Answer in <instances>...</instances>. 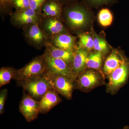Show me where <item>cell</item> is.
<instances>
[{
	"instance_id": "6da1fadb",
	"label": "cell",
	"mask_w": 129,
	"mask_h": 129,
	"mask_svg": "<svg viewBox=\"0 0 129 129\" xmlns=\"http://www.w3.org/2000/svg\"><path fill=\"white\" fill-rule=\"evenodd\" d=\"M48 72L44 56L35 58L21 69L16 70L14 79L26 80L45 76Z\"/></svg>"
},
{
	"instance_id": "7a4b0ae2",
	"label": "cell",
	"mask_w": 129,
	"mask_h": 129,
	"mask_svg": "<svg viewBox=\"0 0 129 129\" xmlns=\"http://www.w3.org/2000/svg\"><path fill=\"white\" fill-rule=\"evenodd\" d=\"M18 81L24 91L37 101H40L48 90L53 89L45 76Z\"/></svg>"
},
{
	"instance_id": "3957f363",
	"label": "cell",
	"mask_w": 129,
	"mask_h": 129,
	"mask_svg": "<svg viewBox=\"0 0 129 129\" xmlns=\"http://www.w3.org/2000/svg\"><path fill=\"white\" fill-rule=\"evenodd\" d=\"M66 18L71 27L74 29L83 27L89 18V11L83 5L72 3L64 10Z\"/></svg>"
},
{
	"instance_id": "277c9868",
	"label": "cell",
	"mask_w": 129,
	"mask_h": 129,
	"mask_svg": "<svg viewBox=\"0 0 129 129\" xmlns=\"http://www.w3.org/2000/svg\"><path fill=\"white\" fill-rule=\"evenodd\" d=\"M45 77L52 88L68 99L72 98L74 80L67 76L47 72Z\"/></svg>"
},
{
	"instance_id": "5b68a950",
	"label": "cell",
	"mask_w": 129,
	"mask_h": 129,
	"mask_svg": "<svg viewBox=\"0 0 129 129\" xmlns=\"http://www.w3.org/2000/svg\"><path fill=\"white\" fill-rule=\"evenodd\" d=\"M20 112L28 122L37 118L40 113V101L33 99L23 91L19 107Z\"/></svg>"
},
{
	"instance_id": "8992f818",
	"label": "cell",
	"mask_w": 129,
	"mask_h": 129,
	"mask_svg": "<svg viewBox=\"0 0 129 129\" xmlns=\"http://www.w3.org/2000/svg\"><path fill=\"white\" fill-rule=\"evenodd\" d=\"M48 72L67 76L73 80L76 77L71 66L64 60L53 58L44 55Z\"/></svg>"
},
{
	"instance_id": "52a82bcc",
	"label": "cell",
	"mask_w": 129,
	"mask_h": 129,
	"mask_svg": "<svg viewBox=\"0 0 129 129\" xmlns=\"http://www.w3.org/2000/svg\"><path fill=\"white\" fill-rule=\"evenodd\" d=\"M129 74V62L126 60L123 63L108 75L109 87L116 90L123 84Z\"/></svg>"
},
{
	"instance_id": "ba28073f",
	"label": "cell",
	"mask_w": 129,
	"mask_h": 129,
	"mask_svg": "<svg viewBox=\"0 0 129 129\" xmlns=\"http://www.w3.org/2000/svg\"><path fill=\"white\" fill-rule=\"evenodd\" d=\"M61 101L58 93L53 89L49 90L40 101V113L46 114Z\"/></svg>"
},
{
	"instance_id": "9c48e42d",
	"label": "cell",
	"mask_w": 129,
	"mask_h": 129,
	"mask_svg": "<svg viewBox=\"0 0 129 129\" xmlns=\"http://www.w3.org/2000/svg\"><path fill=\"white\" fill-rule=\"evenodd\" d=\"M46 46V51L44 55L64 60L71 66L74 56V53L72 51L57 48L50 43H47Z\"/></svg>"
},
{
	"instance_id": "30bf717a",
	"label": "cell",
	"mask_w": 129,
	"mask_h": 129,
	"mask_svg": "<svg viewBox=\"0 0 129 129\" xmlns=\"http://www.w3.org/2000/svg\"><path fill=\"white\" fill-rule=\"evenodd\" d=\"M88 56V52L85 49L79 48L74 53L71 67L76 78L78 75L84 70Z\"/></svg>"
},
{
	"instance_id": "8fae6325",
	"label": "cell",
	"mask_w": 129,
	"mask_h": 129,
	"mask_svg": "<svg viewBox=\"0 0 129 129\" xmlns=\"http://www.w3.org/2000/svg\"><path fill=\"white\" fill-rule=\"evenodd\" d=\"M99 82L98 75L92 70L84 73L79 77L77 80L78 86L81 89H88L94 88Z\"/></svg>"
},
{
	"instance_id": "7c38bea8",
	"label": "cell",
	"mask_w": 129,
	"mask_h": 129,
	"mask_svg": "<svg viewBox=\"0 0 129 129\" xmlns=\"http://www.w3.org/2000/svg\"><path fill=\"white\" fill-rule=\"evenodd\" d=\"M62 6L57 0H46L42 7L41 11L49 17H58L62 11Z\"/></svg>"
},
{
	"instance_id": "4fadbf2b",
	"label": "cell",
	"mask_w": 129,
	"mask_h": 129,
	"mask_svg": "<svg viewBox=\"0 0 129 129\" xmlns=\"http://www.w3.org/2000/svg\"><path fill=\"white\" fill-rule=\"evenodd\" d=\"M52 41L54 46L70 51L72 52L74 46V37L66 34H59L55 35Z\"/></svg>"
},
{
	"instance_id": "5bb4252c",
	"label": "cell",
	"mask_w": 129,
	"mask_h": 129,
	"mask_svg": "<svg viewBox=\"0 0 129 129\" xmlns=\"http://www.w3.org/2000/svg\"><path fill=\"white\" fill-rule=\"evenodd\" d=\"M126 60L114 52L108 57L104 63L103 70L106 74L109 75L120 67Z\"/></svg>"
},
{
	"instance_id": "9a60e30c",
	"label": "cell",
	"mask_w": 129,
	"mask_h": 129,
	"mask_svg": "<svg viewBox=\"0 0 129 129\" xmlns=\"http://www.w3.org/2000/svg\"><path fill=\"white\" fill-rule=\"evenodd\" d=\"M27 36L29 39L35 45H42L45 41L44 32L36 23L32 24L29 27Z\"/></svg>"
},
{
	"instance_id": "2e32d148",
	"label": "cell",
	"mask_w": 129,
	"mask_h": 129,
	"mask_svg": "<svg viewBox=\"0 0 129 129\" xmlns=\"http://www.w3.org/2000/svg\"><path fill=\"white\" fill-rule=\"evenodd\" d=\"M45 28L51 34L57 35L64 31V27L56 18L49 17L44 24Z\"/></svg>"
},
{
	"instance_id": "e0dca14e",
	"label": "cell",
	"mask_w": 129,
	"mask_h": 129,
	"mask_svg": "<svg viewBox=\"0 0 129 129\" xmlns=\"http://www.w3.org/2000/svg\"><path fill=\"white\" fill-rule=\"evenodd\" d=\"M16 70L10 67H3L0 70V87L9 84L14 79Z\"/></svg>"
},
{
	"instance_id": "ac0fdd59",
	"label": "cell",
	"mask_w": 129,
	"mask_h": 129,
	"mask_svg": "<svg viewBox=\"0 0 129 129\" xmlns=\"http://www.w3.org/2000/svg\"><path fill=\"white\" fill-rule=\"evenodd\" d=\"M102 62V53L97 52L88 55L86 59V65L90 68L98 69L101 66Z\"/></svg>"
},
{
	"instance_id": "d6986e66",
	"label": "cell",
	"mask_w": 129,
	"mask_h": 129,
	"mask_svg": "<svg viewBox=\"0 0 129 129\" xmlns=\"http://www.w3.org/2000/svg\"><path fill=\"white\" fill-rule=\"evenodd\" d=\"M98 18L99 23L104 27H107L112 22L113 16L111 11L108 8H103L99 11Z\"/></svg>"
},
{
	"instance_id": "ffe728a7",
	"label": "cell",
	"mask_w": 129,
	"mask_h": 129,
	"mask_svg": "<svg viewBox=\"0 0 129 129\" xmlns=\"http://www.w3.org/2000/svg\"><path fill=\"white\" fill-rule=\"evenodd\" d=\"M79 38L80 48L88 50L94 48V40L90 35L82 34L80 36Z\"/></svg>"
},
{
	"instance_id": "44dd1931",
	"label": "cell",
	"mask_w": 129,
	"mask_h": 129,
	"mask_svg": "<svg viewBox=\"0 0 129 129\" xmlns=\"http://www.w3.org/2000/svg\"><path fill=\"white\" fill-rule=\"evenodd\" d=\"M94 48L98 52H106L108 50V45L106 42L103 39L95 35L94 37Z\"/></svg>"
},
{
	"instance_id": "7402d4cb",
	"label": "cell",
	"mask_w": 129,
	"mask_h": 129,
	"mask_svg": "<svg viewBox=\"0 0 129 129\" xmlns=\"http://www.w3.org/2000/svg\"><path fill=\"white\" fill-rule=\"evenodd\" d=\"M39 14L30 8L22 11H16L13 14V18L33 17L38 18Z\"/></svg>"
},
{
	"instance_id": "603a6c76",
	"label": "cell",
	"mask_w": 129,
	"mask_h": 129,
	"mask_svg": "<svg viewBox=\"0 0 129 129\" xmlns=\"http://www.w3.org/2000/svg\"><path fill=\"white\" fill-rule=\"evenodd\" d=\"M12 5L17 11H22L29 8V0H12Z\"/></svg>"
},
{
	"instance_id": "cb8c5ba5",
	"label": "cell",
	"mask_w": 129,
	"mask_h": 129,
	"mask_svg": "<svg viewBox=\"0 0 129 129\" xmlns=\"http://www.w3.org/2000/svg\"><path fill=\"white\" fill-rule=\"evenodd\" d=\"M46 0H29V8L37 13H41L42 7Z\"/></svg>"
},
{
	"instance_id": "d4e9b609",
	"label": "cell",
	"mask_w": 129,
	"mask_h": 129,
	"mask_svg": "<svg viewBox=\"0 0 129 129\" xmlns=\"http://www.w3.org/2000/svg\"><path fill=\"white\" fill-rule=\"evenodd\" d=\"M14 19L18 23L21 24H32L37 22L38 18L33 17L14 18Z\"/></svg>"
},
{
	"instance_id": "484cf974",
	"label": "cell",
	"mask_w": 129,
	"mask_h": 129,
	"mask_svg": "<svg viewBox=\"0 0 129 129\" xmlns=\"http://www.w3.org/2000/svg\"><path fill=\"white\" fill-rule=\"evenodd\" d=\"M115 0H84L85 2L92 7H99L104 5L109 4Z\"/></svg>"
},
{
	"instance_id": "4316f807",
	"label": "cell",
	"mask_w": 129,
	"mask_h": 129,
	"mask_svg": "<svg viewBox=\"0 0 129 129\" xmlns=\"http://www.w3.org/2000/svg\"><path fill=\"white\" fill-rule=\"evenodd\" d=\"M8 90L5 89L2 90L0 92V114H2L5 111V104L7 97Z\"/></svg>"
},
{
	"instance_id": "83f0119b",
	"label": "cell",
	"mask_w": 129,
	"mask_h": 129,
	"mask_svg": "<svg viewBox=\"0 0 129 129\" xmlns=\"http://www.w3.org/2000/svg\"><path fill=\"white\" fill-rule=\"evenodd\" d=\"M0 1H1V5L2 6L9 5H12V0H0Z\"/></svg>"
},
{
	"instance_id": "f1b7e54d",
	"label": "cell",
	"mask_w": 129,
	"mask_h": 129,
	"mask_svg": "<svg viewBox=\"0 0 129 129\" xmlns=\"http://www.w3.org/2000/svg\"><path fill=\"white\" fill-rule=\"evenodd\" d=\"M61 5L64 3H72V1H74L76 0H57Z\"/></svg>"
},
{
	"instance_id": "f546056e",
	"label": "cell",
	"mask_w": 129,
	"mask_h": 129,
	"mask_svg": "<svg viewBox=\"0 0 129 129\" xmlns=\"http://www.w3.org/2000/svg\"><path fill=\"white\" fill-rule=\"evenodd\" d=\"M124 129H129V128L128 127H125Z\"/></svg>"
}]
</instances>
